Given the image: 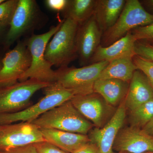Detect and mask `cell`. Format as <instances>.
<instances>
[{
  "label": "cell",
  "mask_w": 153,
  "mask_h": 153,
  "mask_svg": "<svg viewBox=\"0 0 153 153\" xmlns=\"http://www.w3.org/2000/svg\"><path fill=\"white\" fill-rule=\"evenodd\" d=\"M62 22L52 27L46 33L33 34L26 41L31 56V64L19 81L33 79L49 84L57 81V72L53 70L52 65L45 58V52L47 44L59 30Z\"/></svg>",
  "instance_id": "obj_1"
},
{
  "label": "cell",
  "mask_w": 153,
  "mask_h": 153,
  "mask_svg": "<svg viewBox=\"0 0 153 153\" xmlns=\"http://www.w3.org/2000/svg\"><path fill=\"white\" fill-rule=\"evenodd\" d=\"M31 123L40 129H55L85 135L93 127V125L74 107L70 100L48 111Z\"/></svg>",
  "instance_id": "obj_2"
},
{
  "label": "cell",
  "mask_w": 153,
  "mask_h": 153,
  "mask_svg": "<svg viewBox=\"0 0 153 153\" xmlns=\"http://www.w3.org/2000/svg\"><path fill=\"white\" fill-rule=\"evenodd\" d=\"M43 89L45 95L36 104L19 112L0 114V126L18 121L32 122L41 115L76 95L73 90L65 88L57 82L51 83Z\"/></svg>",
  "instance_id": "obj_3"
},
{
  "label": "cell",
  "mask_w": 153,
  "mask_h": 153,
  "mask_svg": "<svg viewBox=\"0 0 153 153\" xmlns=\"http://www.w3.org/2000/svg\"><path fill=\"white\" fill-rule=\"evenodd\" d=\"M79 24L66 18L47 44L45 52L46 60L52 66L58 68L68 66L78 58L76 44Z\"/></svg>",
  "instance_id": "obj_4"
},
{
  "label": "cell",
  "mask_w": 153,
  "mask_h": 153,
  "mask_svg": "<svg viewBox=\"0 0 153 153\" xmlns=\"http://www.w3.org/2000/svg\"><path fill=\"white\" fill-rule=\"evenodd\" d=\"M153 23V14L147 12L138 0H126L117 21L102 33L101 45L108 47L137 27Z\"/></svg>",
  "instance_id": "obj_5"
},
{
  "label": "cell",
  "mask_w": 153,
  "mask_h": 153,
  "mask_svg": "<svg viewBox=\"0 0 153 153\" xmlns=\"http://www.w3.org/2000/svg\"><path fill=\"white\" fill-rule=\"evenodd\" d=\"M108 63L109 62L102 61L80 68L67 66L58 68L56 70V82L73 90L76 95L92 93L94 83Z\"/></svg>",
  "instance_id": "obj_6"
},
{
  "label": "cell",
  "mask_w": 153,
  "mask_h": 153,
  "mask_svg": "<svg viewBox=\"0 0 153 153\" xmlns=\"http://www.w3.org/2000/svg\"><path fill=\"white\" fill-rule=\"evenodd\" d=\"M50 84L30 79L0 87V114L19 112L29 107L32 105V96Z\"/></svg>",
  "instance_id": "obj_7"
},
{
  "label": "cell",
  "mask_w": 153,
  "mask_h": 153,
  "mask_svg": "<svg viewBox=\"0 0 153 153\" xmlns=\"http://www.w3.org/2000/svg\"><path fill=\"white\" fill-rule=\"evenodd\" d=\"M42 15L35 0H19L18 6L3 41L9 48L22 36L40 26Z\"/></svg>",
  "instance_id": "obj_8"
},
{
  "label": "cell",
  "mask_w": 153,
  "mask_h": 153,
  "mask_svg": "<svg viewBox=\"0 0 153 153\" xmlns=\"http://www.w3.org/2000/svg\"><path fill=\"white\" fill-rule=\"evenodd\" d=\"M31 56L26 41H19L13 49L7 52L0 66V87L19 82L21 76L28 70Z\"/></svg>",
  "instance_id": "obj_9"
},
{
  "label": "cell",
  "mask_w": 153,
  "mask_h": 153,
  "mask_svg": "<svg viewBox=\"0 0 153 153\" xmlns=\"http://www.w3.org/2000/svg\"><path fill=\"white\" fill-rule=\"evenodd\" d=\"M46 141L40 128L32 123L21 122L1 126L0 152Z\"/></svg>",
  "instance_id": "obj_10"
},
{
  "label": "cell",
  "mask_w": 153,
  "mask_h": 153,
  "mask_svg": "<svg viewBox=\"0 0 153 153\" xmlns=\"http://www.w3.org/2000/svg\"><path fill=\"white\" fill-rule=\"evenodd\" d=\"M102 33L93 15L79 24L76 38L77 56L80 66L89 65L96 50L101 44Z\"/></svg>",
  "instance_id": "obj_11"
},
{
  "label": "cell",
  "mask_w": 153,
  "mask_h": 153,
  "mask_svg": "<svg viewBox=\"0 0 153 153\" xmlns=\"http://www.w3.org/2000/svg\"><path fill=\"white\" fill-rule=\"evenodd\" d=\"M126 110L124 99L105 125L90 131L88 137L91 143L97 146L99 153H114L113 151L114 144L124 122Z\"/></svg>",
  "instance_id": "obj_12"
},
{
  "label": "cell",
  "mask_w": 153,
  "mask_h": 153,
  "mask_svg": "<svg viewBox=\"0 0 153 153\" xmlns=\"http://www.w3.org/2000/svg\"><path fill=\"white\" fill-rule=\"evenodd\" d=\"M72 104L83 116L96 128H102L109 112V105L98 94L93 92L74 96Z\"/></svg>",
  "instance_id": "obj_13"
},
{
  "label": "cell",
  "mask_w": 153,
  "mask_h": 153,
  "mask_svg": "<svg viewBox=\"0 0 153 153\" xmlns=\"http://www.w3.org/2000/svg\"><path fill=\"white\" fill-rule=\"evenodd\" d=\"M113 149L129 153L153 152V137L138 128L131 126L121 129Z\"/></svg>",
  "instance_id": "obj_14"
},
{
  "label": "cell",
  "mask_w": 153,
  "mask_h": 153,
  "mask_svg": "<svg viewBox=\"0 0 153 153\" xmlns=\"http://www.w3.org/2000/svg\"><path fill=\"white\" fill-rule=\"evenodd\" d=\"M153 99V89L147 77L137 69L129 84L125 98L126 108L130 111Z\"/></svg>",
  "instance_id": "obj_15"
},
{
  "label": "cell",
  "mask_w": 153,
  "mask_h": 153,
  "mask_svg": "<svg viewBox=\"0 0 153 153\" xmlns=\"http://www.w3.org/2000/svg\"><path fill=\"white\" fill-rule=\"evenodd\" d=\"M136 40L131 32L113 44L103 47L101 45L96 50L89 64L112 60L121 57H133L135 55L134 46Z\"/></svg>",
  "instance_id": "obj_16"
},
{
  "label": "cell",
  "mask_w": 153,
  "mask_h": 153,
  "mask_svg": "<svg viewBox=\"0 0 153 153\" xmlns=\"http://www.w3.org/2000/svg\"><path fill=\"white\" fill-rule=\"evenodd\" d=\"M44 139L66 152L73 153L90 142L87 135L52 128L40 129Z\"/></svg>",
  "instance_id": "obj_17"
},
{
  "label": "cell",
  "mask_w": 153,
  "mask_h": 153,
  "mask_svg": "<svg viewBox=\"0 0 153 153\" xmlns=\"http://www.w3.org/2000/svg\"><path fill=\"white\" fill-rule=\"evenodd\" d=\"M126 1L96 0L93 16L102 33L112 27L117 22Z\"/></svg>",
  "instance_id": "obj_18"
},
{
  "label": "cell",
  "mask_w": 153,
  "mask_h": 153,
  "mask_svg": "<svg viewBox=\"0 0 153 153\" xmlns=\"http://www.w3.org/2000/svg\"><path fill=\"white\" fill-rule=\"evenodd\" d=\"M129 82L117 79H97L93 91L102 97L109 105H117L125 98Z\"/></svg>",
  "instance_id": "obj_19"
},
{
  "label": "cell",
  "mask_w": 153,
  "mask_h": 153,
  "mask_svg": "<svg viewBox=\"0 0 153 153\" xmlns=\"http://www.w3.org/2000/svg\"><path fill=\"white\" fill-rule=\"evenodd\" d=\"M133 57H121L110 61L98 79H117L129 83L134 72L137 69Z\"/></svg>",
  "instance_id": "obj_20"
},
{
  "label": "cell",
  "mask_w": 153,
  "mask_h": 153,
  "mask_svg": "<svg viewBox=\"0 0 153 153\" xmlns=\"http://www.w3.org/2000/svg\"><path fill=\"white\" fill-rule=\"evenodd\" d=\"M96 0H68L65 10V19L73 20L80 24L93 15Z\"/></svg>",
  "instance_id": "obj_21"
},
{
  "label": "cell",
  "mask_w": 153,
  "mask_h": 153,
  "mask_svg": "<svg viewBox=\"0 0 153 153\" xmlns=\"http://www.w3.org/2000/svg\"><path fill=\"white\" fill-rule=\"evenodd\" d=\"M130 111L131 126L144 127L153 118V99Z\"/></svg>",
  "instance_id": "obj_22"
},
{
  "label": "cell",
  "mask_w": 153,
  "mask_h": 153,
  "mask_svg": "<svg viewBox=\"0 0 153 153\" xmlns=\"http://www.w3.org/2000/svg\"><path fill=\"white\" fill-rule=\"evenodd\" d=\"M18 3L19 0H8L0 4V25L9 27Z\"/></svg>",
  "instance_id": "obj_23"
},
{
  "label": "cell",
  "mask_w": 153,
  "mask_h": 153,
  "mask_svg": "<svg viewBox=\"0 0 153 153\" xmlns=\"http://www.w3.org/2000/svg\"><path fill=\"white\" fill-rule=\"evenodd\" d=\"M130 32L136 41L153 45V23L135 28Z\"/></svg>",
  "instance_id": "obj_24"
},
{
  "label": "cell",
  "mask_w": 153,
  "mask_h": 153,
  "mask_svg": "<svg viewBox=\"0 0 153 153\" xmlns=\"http://www.w3.org/2000/svg\"><path fill=\"white\" fill-rule=\"evenodd\" d=\"M133 60L137 69L147 77L153 89V62L137 55L134 56Z\"/></svg>",
  "instance_id": "obj_25"
},
{
  "label": "cell",
  "mask_w": 153,
  "mask_h": 153,
  "mask_svg": "<svg viewBox=\"0 0 153 153\" xmlns=\"http://www.w3.org/2000/svg\"><path fill=\"white\" fill-rule=\"evenodd\" d=\"M135 55L153 62V46L151 44L136 41L135 44Z\"/></svg>",
  "instance_id": "obj_26"
},
{
  "label": "cell",
  "mask_w": 153,
  "mask_h": 153,
  "mask_svg": "<svg viewBox=\"0 0 153 153\" xmlns=\"http://www.w3.org/2000/svg\"><path fill=\"white\" fill-rule=\"evenodd\" d=\"M38 153H69L47 141L33 144Z\"/></svg>",
  "instance_id": "obj_27"
},
{
  "label": "cell",
  "mask_w": 153,
  "mask_h": 153,
  "mask_svg": "<svg viewBox=\"0 0 153 153\" xmlns=\"http://www.w3.org/2000/svg\"><path fill=\"white\" fill-rule=\"evenodd\" d=\"M68 0H46L45 5L51 10L56 12H63L68 4Z\"/></svg>",
  "instance_id": "obj_28"
},
{
  "label": "cell",
  "mask_w": 153,
  "mask_h": 153,
  "mask_svg": "<svg viewBox=\"0 0 153 153\" xmlns=\"http://www.w3.org/2000/svg\"><path fill=\"white\" fill-rule=\"evenodd\" d=\"M0 153H38L33 144L12 149L9 150L0 152Z\"/></svg>",
  "instance_id": "obj_29"
},
{
  "label": "cell",
  "mask_w": 153,
  "mask_h": 153,
  "mask_svg": "<svg viewBox=\"0 0 153 153\" xmlns=\"http://www.w3.org/2000/svg\"><path fill=\"white\" fill-rule=\"evenodd\" d=\"M73 153H99V150L96 145L90 142L79 148Z\"/></svg>",
  "instance_id": "obj_30"
},
{
  "label": "cell",
  "mask_w": 153,
  "mask_h": 153,
  "mask_svg": "<svg viewBox=\"0 0 153 153\" xmlns=\"http://www.w3.org/2000/svg\"><path fill=\"white\" fill-rule=\"evenodd\" d=\"M143 128V131H144L146 133L153 137V118Z\"/></svg>",
  "instance_id": "obj_31"
},
{
  "label": "cell",
  "mask_w": 153,
  "mask_h": 153,
  "mask_svg": "<svg viewBox=\"0 0 153 153\" xmlns=\"http://www.w3.org/2000/svg\"><path fill=\"white\" fill-rule=\"evenodd\" d=\"M9 27H4V26L0 25V40L1 39H3L4 41V38H5L7 33Z\"/></svg>",
  "instance_id": "obj_32"
},
{
  "label": "cell",
  "mask_w": 153,
  "mask_h": 153,
  "mask_svg": "<svg viewBox=\"0 0 153 153\" xmlns=\"http://www.w3.org/2000/svg\"><path fill=\"white\" fill-rule=\"evenodd\" d=\"M145 4L148 6L150 9L153 11V0H149L144 1Z\"/></svg>",
  "instance_id": "obj_33"
},
{
  "label": "cell",
  "mask_w": 153,
  "mask_h": 153,
  "mask_svg": "<svg viewBox=\"0 0 153 153\" xmlns=\"http://www.w3.org/2000/svg\"><path fill=\"white\" fill-rule=\"evenodd\" d=\"M5 0H0V4H1Z\"/></svg>",
  "instance_id": "obj_34"
},
{
  "label": "cell",
  "mask_w": 153,
  "mask_h": 153,
  "mask_svg": "<svg viewBox=\"0 0 153 153\" xmlns=\"http://www.w3.org/2000/svg\"><path fill=\"white\" fill-rule=\"evenodd\" d=\"M120 153H129L126 152H120Z\"/></svg>",
  "instance_id": "obj_35"
},
{
  "label": "cell",
  "mask_w": 153,
  "mask_h": 153,
  "mask_svg": "<svg viewBox=\"0 0 153 153\" xmlns=\"http://www.w3.org/2000/svg\"><path fill=\"white\" fill-rule=\"evenodd\" d=\"M1 126H0V129H1Z\"/></svg>",
  "instance_id": "obj_36"
},
{
  "label": "cell",
  "mask_w": 153,
  "mask_h": 153,
  "mask_svg": "<svg viewBox=\"0 0 153 153\" xmlns=\"http://www.w3.org/2000/svg\"><path fill=\"white\" fill-rule=\"evenodd\" d=\"M153 153V152H149V153Z\"/></svg>",
  "instance_id": "obj_37"
},
{
  "label": "cell",
  "mask_w": 153,
  "mask_h": 153,
  "mask_svg": "<svg viewBox=\"0 0 153 153\" xmlns=\"http://www.w3.org/2000/svg\"><path fill=\"white\" fill-rule=\"evenodd\" d=\"M152 46H153V45H152Z\"/></svg>",
  "instance_id": "obj_38"
}]
</instances>
